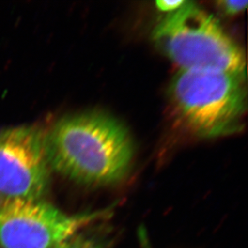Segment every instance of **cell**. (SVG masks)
<instances>
[{"instance_id":"obj_1","label":"cell","mask_w":248,"mask_h":248,"mask_svg":"<svg viewBox=\"0 0 248 248\" xmlns=\"http://www.w3.org/2000/svg\"><path fill=\"white\" fill-rule=\"evenodd\" d=\"M52 170L93 186L110 185L125 177L134 147L126 128L100 112L68 115L45 132Z\"/></svg>"},{"instance_id":"obj_2","label":"cell","mask_w":248,"mask_h":248,"mask_svg":"<svg viewBox=\"0 0 248 248\" xmlns=\"http://www.w3.org/2000/svg\"><path fill=\"white\" fill-rule=\"evenodd\" d=\"M171 106L190 131L202 138L235 134L247 110L246 78L234 73L180 69L169 88Z\"/></svg>"},{"instance_id":"obj_3","label":"cell","mask_w":248,"mask_h":248,"mask_svg":"<svg viewBox=\"0 0 248 248\" xmlns=\"http://www.w3.org/2000/svg\"><path fill=\"white\" fill-rule=\"evenodd\" d=\"M155 45L186 70L234 73L247 78L246 58L241 48L212 16L186 1L168 13L153 31Z\"/></svg>"},{"instance_id":"obj_4","label":"cell","mask_w":248,"mask_h":248,"mask_svg":"<svg viewBox=\"0 0 248 248\" xmlns=\"http://www.w3.org/2000/svg\"><path fill=\"white\" fill-rule=\"evenodd\" d=\"M99 217L96 213H66L45 199L0 198V246L52 248Z\"/></svg>"},{"instance_id":"obj_5","label":"cell","mask_w":248,"mask_h":248,"mask_svg":"<svg viewBox=\"0 0 248 248\" xmlns=\"http://www.w3.org/2000/svg\"><path fill=\"white\" fill-rule=\"evenodd\" d=\"M51 170L45 132L33 125L0 128V198L45 199Z\"/></svg>"},{"instance_id":"obj_6","label":"cell","mask_w":248,"mask_h":248,"mask_svg":"<svg viewBox=\"0 0 248 248\" xmlns=\"http://www.w3.org/2000/svg\"><path fill=\"white\" fill-rule=\"evenodd\" d=\"M52 248H102L93 239L83 237L78 234Z\"/></svg>"},{"instance_id":"obj_7","label":"cell","mask_w":248,"mask_h":248,"mask_svg":"<svg viewBox=\"0 0 248 248\" xmlns=\"http://www.w3.org/2000/svg\"><path fill=\"white\" fill-rule=\"evenodd\" d=\"M217 4L223 13L228 16H233L246 9L248 2L247 0H222L218 1Z\"/></svg>"},{"instance_id":"obj_8","label":"cell","mask_w":248,"mask_h":248,"mask_svg":"<svg viewBox=\"0 0 248 248\" xmlns=\"http://www.w3.org/2000/svg\"><path fill=\"white\" fill-rule=\"evenodd\" d=\"M186 2V0H165V1H157L156 2V7L166 13H171V12H175L179 9L180 7H183V5Z\"/></svg>"},{"instance_id":"obj_9","label":"cell","mask_w":248,"mask_h":248,"mask_svg":"<svg viewBox=\"0 0 248 248\" xmlns=\"http://www.w3.org/2000/svg\"><path fill=\"white\" fill-rule=\"evenodd\" d=\"M0 248H2V247L0 246Z\"/></svg>"}]
</instances>
